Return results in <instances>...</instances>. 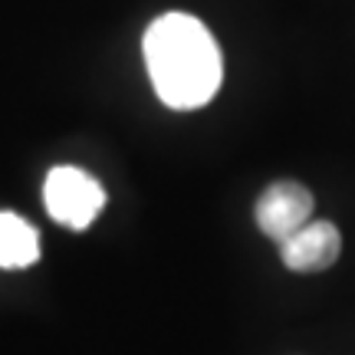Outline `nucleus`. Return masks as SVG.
<instances>
[{
  "label": "nucleus",
  "mask_w": 355,
  "mask_h": 355,
  "mask_svg": "<svg viewBox=\"0 0 355 355\" xmlns=\"http://www.w3.org/2000/svg\"><path fill=\"white\" fill-rule=\"evenodd\" d=\"M46 214L69 230H86L105 207V188L76 165H56L43 181Z\"/></svg>",
  "instance_id": "obj_2"
},
{
  "label": "nucleus",
  "mask_w": 355,
  "mask_h": 355,
  "mask_svg": "<svg viewBox=\"0 0 355 355\" xmlns=\"http://www.w3.org/2000/svg\"><path fill=\"white\" fill-rule=\"evenodd\" d=\"M40 260V230L26 217L0 211V266L26 270Z\"/></svg>",
  "instance_id": "obj_5"
},
{
  "label": "nucleus",
  "mask_w": 355,
  "mask_h": 355,
  "mask_svg": "<svg viewBox=\"0 0 355 355\" xmlns=\"http://www.w3.org/2000/svg\"><path fill=\"white\" fill-rule=\"evenodd\" d=\"M343 254V234L332 220H309L279 243L283 266L293 273H322Z\"/></svg>",
  "instance_id": "obj_4"
},
{
  "label": "nucleus",
  "mask_w": 355,
  "mask_h": 355,
  "mask_svg": "<svg viewBox=\"0 0 355 355\" xmlns=\"http://www.w3.org/2000/svg\"><path fill=\"white\" fill-rule=\"evenodd\" d=\"M145 69L155 96L168 109L191 112L217 96L224 83V56L211 30L191 13H162L141 40Z\"/></svg>",
  "instance_id": "obj_1"
},
{
  "label": "nucleus",
  "mask_w": 355,
  "mask_h": 355,
  "mask_svg": "<svg viewBox=\"0 0 355 355\" xmlns=\"http://www.w3.org/2000/svg\"><path fill=\"white\" fill-rule=\"evenodd\" d=\"M257 227L270 241H290L296 230L313 220V191L300 181H273L257 198Z\"/></svg>",
  "instance_id": "obj_3"
}]
</instances>
